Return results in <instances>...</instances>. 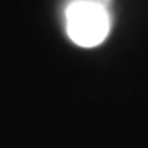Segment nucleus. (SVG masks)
I'll use <instances>...</instances> for the list:
<instances>
[{"label":"nucleus","instance_id":"obj_1","mask_svg":"<svg viewBox=\"0 0 148 148\" xmlns=\"http://www.w3.org/2000/svg\"><path fill=\"white\" fill-rule=\"evenodd\" d=\"M66 33L80 47H95L109 35L110 17L106 0H73L65 11Z\"/></svg>","mask_w":148,"mask_h":148}]
</instances>
